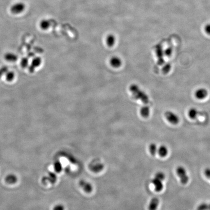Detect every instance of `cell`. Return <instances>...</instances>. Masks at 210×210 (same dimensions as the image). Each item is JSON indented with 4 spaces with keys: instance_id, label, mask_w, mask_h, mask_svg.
I'll use <instances>...</instances> for the list:
<instances>
[{
    "instance_id": "cell-18",
    "label": "cell",
    "mask_w": 210,
    "mask_h": 210,
    "mask_svg": "<svg viewBox=\"0 0 210 210\" xmlns=\"http://www.w3.org/2000/svg\"><path fill=\"white\" fill-rule=\"evenodd\" d=\"M5 59L9 62H15L17 60V56L12 53H7L5 55Z\"/></svg>"
},
{
    "instance_id": "cell-2",
    "label": "cell",
    "mask_w": 210,
    "mask_h": 210,
    "mask_svg": "<svg viewBox=\"0 0 210 210\" xmlns=\"http://www.w3.org/2000/svg\"><path fill=\"white\" fill-rule=\"evenodd\" d=\"M166 178L165 174L161 172H159L156 174L154 178L151 180L152 184L154 185L156 191L160 192L163 189V185L162 181Z\"/></svg>"
},
{
    "instance_id": "cell-12",
    "label": "cell",
    "mask_w": 210,
    "mask_h": 210,
    "mask_svg": "<svg viewBox=\"0 0 210 210\" xmlns=\"http://www.w3.org/2000/svg\"><path fill=\"white\" fill-rule=\"evenodd\" d=\"M18 181L17 176L14 174H9L6 177V181L7 184H13Z\"/></svg>"
},
{
    "instance_id": "cell-15",
    "label": "cell",
    "mask_w": 210,
    "mask_h": 210,
    "mask_svg": "<svg viewBox=\"0 0 210 210\" xmlns=\"http://www.w3.org/2000/svg\"><path fill=\"white\" fill-rule=\"evenodd\" d=\"M116 39L115 37L113 35H109L106 38V42L108 46H113L115 44V43Z\"/></svg>"
},
{
    "instance_id": "cell-10",
    "label": "cell",
    "mask_w": 210,
    "mask_h": 210,
    "mask_svg": "<svg viewBox=\"0 0 210 210\" xmlns=\"http://www.w3.org/2000/svg\"><path fill=\"white\" fill-rule=\"evenodd\" d=\"M159 199L157 198H152L149 203L148 210H157L159 204Z\"/></svg>"
},
{
    "instance_id": "cell-22",
    "label": "cell",
    "mask_w": 210,
    "mask_h": 210,
    "mask_svg": "<svg viewBox=\"0 0 210 210\" xmlns=\"http://www.w3.org/2000/svg\"><path fill=\"white\" fill-rule=\"evenodd\" d=\"M14 73L12 72H7L6 78L7 81H9V82L12 81L14 78Z\"/></svg>"
},
{
    "instance_id": "cell-21",
    "label": "cell",
    "mask_w": 210,
    "mask_h": 210,
    "mask_svg": "<svg viewBox=\"0 0 210 210\" xmlns=\"http://www.w3.org/2000/svg\"><path fill=\"white\" fill-rule=\"evenodd\" d=\"M149 151L150 153L152 155L154 156L157 153V146L156 145L155 143H152L150 144L149 146Z\"/></svg>"
},
{
    "instance_id": "cell-19",
    "label": "cell",
    "mask_w": 210,
    "mask_h": 210,
    "mask_svg": "<svg viewBox=\"0 0 210 210\" xmlns=\"http://www.w3.org/2000/svg\"><path fill=\"white\" fill-rule=\"evenodd\" d=\"M51 26V22L50 21L47 20H42L40 22V28L42 30H45L48 29Z\"/></svg>"
},
{
    "instance_id": "cell-3",
    "label": "cell",
    "mask_w": 210,
    "mask_h": 210,
    "mask_svg": "<svg viewBox=\"0 0 210 210\" xmlns=\"http://www.w3.org/2000/svg\"><path fill=\"white\" fill-rule=\"evenodd\" d=\"M178 176L180 178V181L182 184H186L189 181V177L187 174L186 171L184 167L178 166L176 169Z\"/></svg>"
},
{
    "instance_id": "cell-27",
    "label": "cell",
    "mask_w": 210,
    "mask_h": 210,
    "mask_svg": "<svg viewBox=\"0 0 210 210\" xmlns=\"http://www.w3.org/2000/svg\"><path fill=\"white\" fill-rule=\"evenodd\" d=\"M204 30L205 32L206 33L209 35H210V23L207 24V25L205 26Z\"/></svg>"
},
{
    "instance_id": "cell-17",
    "label": "cell",
    "mask_w": 210,
    "mask_h": 210,
    "mask_svg": "<svg viewBox=\"0 0 210 210\" xmlns=\"http://www.w3.org/2000/svg\"><path fill=\"white\" fill-rule=\"evenodd\" d=\"M198 113L199 112L197 110V109L195 108H191L188 111V116L189 118L191 119H195L197 118Z\"/></svg>"
},
{
    "instance_id": "cell-5",
    "label": "cell",
    "mask_w": 210,
    "mask_h": 210,
    "mask_svg": "<svg viewBox=\"0 0 210 210\" xmlns=\"http://www.w3.org/2000/svg\"><path fill=\"white\" fill-rule=\"evenodd\" d=\"M26 8L25 3L22 2H17L15 3L10 8V11L13 14H18L22 13Z\"/></svg>"
},
{
    "instance_id": "cell-26",
    "label": "cell",
    "mask_w": 210,
    "mask_h": 210,
    "mask_svg": "<svg viewBox=\"0 0 210 210\" xmlns=\"http://www.w3.org/2000/svg\"><path fill=\"white\" fill-rule=\"evenodd\" d=\"M7 71L8 68L7 67H2L1 69H0V78L3 76V74L7 72Z\"/></svg>"
},
{
    "instance_id": "cell-1",
    "label": "cell",
    "mask_w": 210,
    "mask_h": 210,
    "mask_svg": "<svg viewBox=\"0 0 210 210\" xmlns=\"http://www.w3.org/2000/svg\"><path fill=\"white\" fill-rule=\"evenodd\" d=\"M130 91L136 99L141 100L145 104L149 103V97L145 92L141 90L136 85H132L130 88Z\"/></svg>"
},
{
    "instance_id": "cell-13",
    "label": "cell",
    "mask_w": 210,
    "mask_h": 210,
    "mask_svg": "<svg viewBox=\"0 0 210 210\" xmlns=\"http://www.w3.org/2000/svg\"><path fill=\"white\" fill-rule=\"evenodd\" d=\"M140 114L143 118H147L148 117L150 114V109L148 106L142 107L140 110Z\"/></svg>"
},
{
    "instance_id": "cell-24",
    "label": "cell",
    "mask_w": 210,
    "mask_h": 210,
    "mask_svg": "<svg viewBox=\"0 0 210 210\" xmlns=\"http://www.w3.org/2000/svg\"><path fill=\"white\" fill-rule=\"evenodd\" d=\"M21 67L23 68H26L28 65V60L26 58H24L21 61Z\"/></svg>"
},
{
    "instance_id": "cell-23",
    "label": "cell",
    "mask_w": 210,
    "mask_h": 210,
    "mask_svg": "<svg viewBox=\"0 0 210 210\" xmlns=\"http://www.w3.org/2000/svg\"><path fill=\"white\" fill-rule=\"evenodd\" d=\"M171 66L170 63H167L162 68V72L165 74L168 73L171 70Z\"/></svg>"
},
{
    "instance_id": "cell-28",
    "label": "cell",
    "mask_w": 210,
    "mask_h": 210,
    "mask_svg": "<svg viewBox=\"0 0 210 210\" xmlns=\"http://www.w3.org/2000/svg\"><path fill=\"white\" fill-rule=\"evenodd\" d=\"M53 210H64V207L62 205L58 204L54 207Z\"/></svg>"
},
{
    "instance_id": "cell-20",
    "label": "cell",
    "mask_w": 210,
    "mask_h": 210,
    "mask_svg": "<svg viewBox=\"0 0 210 210\" xmlns=\"http://www.w3.org/2000/svg\"><path fill=\"white\" fill-rule=\"evenodd\" d=\"M197 210H210V203H203L198 206Z\"/></svg>"
},
{
    "instance_id": "cell-4",
    "label": "cell",
    "mask_w": 210,
    "mask_h": 210,
    "mask_svg": "<svg viewBox=\"0 0 210 210\" xmlns=\"http://www.w3.org/2000/svg\"><path fill=\"white\" fill-rule=\"evenodd\" d=\"M165 115L167 120L172 124H177L180 121L179 116L172 111L169 110L166 111L165 112Z\"/></svg>"
},
{
    "instance_id": "cell-29",
    "label": "cell",
    "mask_w": 210,
    "mask_h": 210,
    "mask_svg": "<svg viewBox=\"0 0 210 210\" xmlns=\"http://www.w3.org/2000/svg\"><path fill=\"white\" fill-rule=\"evenodd\" d=\"M204 173L206 177H207V178L210 180V168H206L204 170Z\"/></svg>"
},
{
    "instance_id": "cell-7",
    "label": "cell",
    "mask_w": 210,
    "mask_h": 210,
    "mask_svg": "<svg viewBox=\"0 0 210 210\" xmlns=\"http://www.w3.org/2000/svg\"><path fill=\"white\" fill-rule=\"evenodd\" d=\"M156 52L157 54V58L158 59V63L160 65H162L164 63L163 55L164 52L162 50V48L161 46H158L156 47Z\"/></svg>"
},
{
    "instance_id": "cell-6",
    "label": "cell",
    "mask_w": 210,
    "mask_h": 210,
    "mask_svg": "<svg viewBox=\"0 0 210 210\" xmlns=\"http://www.w3.org/2000/svg\"><path fill=\"white\" fill-rule=\"evenodd\" d=\"M208 95V91L204 88H199L194 93V96L196 98L199 100H202L206 98Z\"/></svg>"
},
{
    "instance_id": "cell-25",
    "label": "cell",
    "mask_w": 210,
    "mask_h": 210,
    "mask_svg": "<svg viewBox=\"0 0 210 210\" xmlns=\"http://www.w3.org/2000/svg\"><path fill=\"white\" fill-rule=\"evenodd\" d=\"M172 53V49L171 48V47L167 48L164 51V54H165L167 57H170Z\"/></svg>"
},
{
    "instance_id": "cell-8",
    "label": "cell",
    "mask_w": 210,
    "mask_h": 210,
    "mask_svg": "<svg viewBox=\"0 0 210 210\" xmlns=\"http://www.w3.org/2000/svg\"><path fill=\"white\" fill-rule=\"evenodd\" d=\"M110 64L112 67L114 68H118L121 67L122 64L121 59L117 57H114L111 58L110 60Z\"/></svg>"
},
{
    "instance_id": "cell-16",
    "label": "cell",
    "mask_w": 210,
    "mask_h": 210,
    "mask_svg": "<svg viewBox=\"0 0 210 210\" xmlns=\"http://www.w3.org/2000/svg\"><path fill=\"white\" fill-rule=\"evenodd\" d=\"M158 154L161 157H165L168 154V150L165 146H161L158 149Z\"/></svg>"
},
{
    "instance_id": "cell-9",
    "label": "cell",
    "mask_w": 210,
    "mask_h": 210,
    "mask_svg": "<svg viewBox=\"0 0 210 210\" xmlns=\"http://www.w3.org/2000/svg\"><path fill=\"white\" fill-rule=\"evenodd\" d=\"M79 184L86 192L90 193L92 191V186L89 182H87L85 180H81L79 182Z\"/></svg>"
},
{
    "instance_id": "cell-14",
    "label": "cell",
    "mask_w": 210,
    "mask_h": 210,
    "mask_svg": "<svg viewBox=\"0 0 210 210\" xmlns=\"http://www.w3.org/2000/svg\"><path fill=\"white\" fill-rule=\"evenodd\" d=\"M41 62V59H40V58H34L32 62V65L31 66V67L29 68L30 72H33L35 68L40 65Z\"/></svg>"
},
{
    "instance_id": "cell-11",
    "label": "cell",
    "mask_w": 210,
    "mask_h": 210,
    "mask_svg": "<svg viewBox=\"0 0 210 210\" xmlns=\"http://www.w3.org/2000/svg\"><path fill=\"white\" fill-rule=\"evenodd\" d=\"M90 168L93 172H98L102 170L103 168V165L99 162H96V163L94 162V163H91L90 166Z\"/></svg>"
}]
</instances>
